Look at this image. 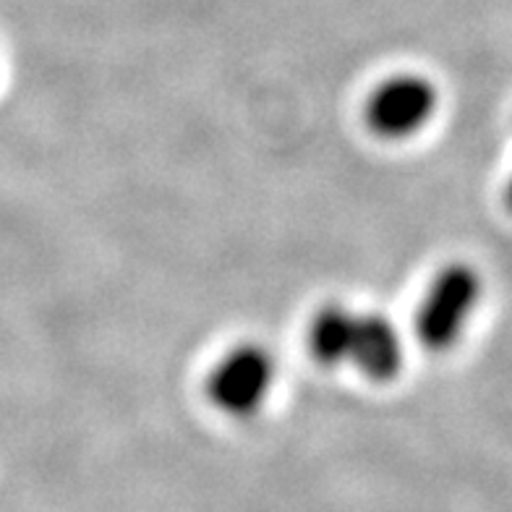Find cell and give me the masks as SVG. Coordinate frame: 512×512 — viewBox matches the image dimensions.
I'll use <instances>...</instances> for the list:
<instances>
[{
  "mask_svg": "<svg viewBox=\"0 0 512 512\" xmlns=\"http://www.w3.org/2000/svg\"><path fill=\"white\" fill-rule=\"evenodd\" d=\"M437 102V87L426 76H390L371 92L366 102V123L384 139H405L432 121Z\"/></svg>",
  "mask_w": 512,
  "mask_h": 512,
  "instance_id": "cell-3",
  "label": "cell"
},
{
  "mask_svg": "<svg viewBox=\"0 0 512 512\" xmlns=\"http://www.w3.org/2000/svg\"><path fill=\"white\" fill-rule=\"evenodd\" d=\"M481 301V275L471 264L455 262L434 277L418 309L416 332L424 348L442 353L458 343Z\"/></svg>",
  "mask_w": 512,
  "mask_h": 512,
  "instance_id": "cell-1",
  "label": "cell"
},
{
  "mask_svg": "<svg viewBox=\"0 0 512 512\" xmlns=\"http://www.w3.org/2000/svg\"><path fill=\"white\" fill-rule=\"evenodd\" d=\"M403 337L379 311H356L345 364L356 366L371 382H392L403 369Z\"/></svg>",
  "mask_w": 512,
  "mask_h": 512,
  "instance_id": "cell-4",
  "label": "cell"
},
{
  "mask_svg": "<svg viewBox=\"0 0 512 512\" xmlns=\"http://www.w3.org/2000/svg\"><path fill=\"white\" fill-rule=\"evenodd\" d=\"M505 202H507V207L512 209V178H510V183H507V189H505Z\"/></svg>",
  "mask_w": 512,
  "mask_h": 512,
  "instance_id": "cell-6",
  "label": "cell"
},
{
  "mask_svg": "<svg viewBox=\"0 0 512 512\" xmlns=\"http://www.w3.org/2000/svg\"><path fill=\"white\" fill-rule=\"evenodd\" d=\"M275 379V356L259 343H241L215 364L207 379V395L228 416L249 418L262 411Z\"/></svg>",
  "mask_w": 512,
  "mask_h": 512,
  "instance_id": "cell-2",
  "label": "cell"
},
{
  "mask_svg": "<svg viewBox=\"0 0 512 512\" xmlns=\"http://www.w3.org/2000/svg\"><path fill=\"white\" fill-rule=\"evenodd\" d=\"M356 311L343 304H327L309 324V348L319 364L343 366L348 337H351Z\"/></svg>",
  "mask_w": 512,
  "mask_h": 512,
  "instance_id": "cell-5",
  "label": "cell"
}]
</instances>
